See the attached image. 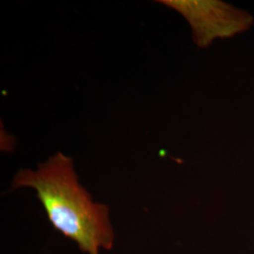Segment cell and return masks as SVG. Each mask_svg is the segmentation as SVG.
Masks as SVG:
<instances>
[{
  "mask_svg": "<svg viewBox=\"0 0 254 254\" xmlns=\"http://www.w3.org/2000/svg\"><path fill=\"white\" fill-rule=\"evenodd\" d=\"M30 188L58 232L74 241L82 253L99 254L110 251L114 232L108 205L95 202L79 182L73 158L58 152L36 170L22 169L14 175L11 189Z\"/></svg>",
  "mask_w": 254,
  "mask_h": 254,
  "instance_id": "1",
  "label": "cell"
},
{
  "mask_svg": "<svg viewBox=\"0 0 254 254\" xmlns=\"http://www.w3.org/2000/svg\"><path fill=\"white\" fill-rule=\"evenodd\" d=\"M165 6L177 10L189 22L193 42L207 48L216 39H226L245 32L254 17L243 9L218 0H163Z\"/></svg>",
  "mask_w": 254,
  "mask_h": 254,
  "instance_id": "2",
  "label": "cell"
}]
</instances>
